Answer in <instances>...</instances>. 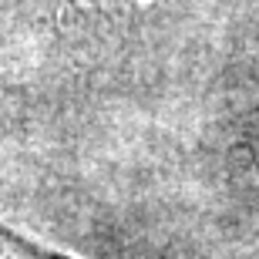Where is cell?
Returning a JSON list of instances; mask_svg holds the SVG:
<instances>
[{"label":"cell","mask_w":259,"mask_h":259,"mask_svg":"<svg viewBox=\"0 0 259 259\" xmlns=\"http://www.w3.org/2000/svg\"><path fill=\"white\" fill-rule=\"evenodd\" d=\"M0 259H77V256H64L58 249H48V246L27 239L24 232H17L14 226H7L0 219Z\"/></svg>","instance_id":"6da1fadb"}]
</instances>
